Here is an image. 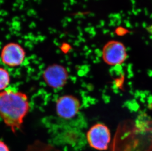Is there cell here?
I'll return each mask as SVG.
<instances>
[{"mask_svg": "<svg viewBox=\"0 0 152 151\" xmlns=\"http://www.w3.org/2000/svg\"><path fill=\"white\" fill-rule=\"evenodd\" d=\"M30 105L27 95L13 89L0 92V118L15 133L22 127Z\"/></svg>", "mask_w": 152, "mask_h": 151, "instance_id": "cell-1", "label": "cell"}, {"mask_svg": "<svg viewBox=\"0 0 152 151\" xmlns=\"http://www.w3.org/2000/svg\"><path fill=\"white\" fill-rule=\"evenodd\" d=\"M127 56L125 46L117 40L107 42L102 50V58L103 61L110 65L122 64L126 60Z\"/></svg>", "mask_w": 152, "mask_h": 151, "instance_id": "cell-2", "label": "cell"}, {"mask_svg": "<svg viewBox=\"0 0 152 151\" xmlns=\"http://www.w3.org/2000/svg\"><path fill=\"white\" fill-rule=\"evenodd\" d=\"M87 139L92 148L100 151L105 150L110 141V132L104 124H95L88 131Z\"/></svg>", "mask_w": 152, "mask_h": 151, "instance_id": "cell-3", "label": "cell"}, {"mask_svg": "<svg viewBox=\"0 0 152 151\" xmlns=\"http://www.w3.org/2000/svg\"><path fill=\"white\" fill-rule=\"evenodd\" d=\"M42 78L49 87L54 89H59L66 84L69 73L66 69L62 65L52 64L44 70Z\"/></svg>", "mask_w": 152, "mask_h": 151, "instance_id": "cell-4", "label": "cell"}, {"mask_svg": "<svg viewBox=\"0 0 152 151\" xmlns=\"http://www.w3.org/2000/svg\"><path fill=\"white\" fill-rule=\"evenodd\" d=\"M80 107V102L76 97L70 95L62 96L56 102V113L62 119L70 120L78 114Z\"/></svg>", "mask_w": 152, "mask_h": 151, "instance_id": "cell-5", "label": "cell"}, {"mask_svg": "<svg viewBox=\"0 0 152 151\" xmlns=\"http://www.w3.org/2000/svg\"><path fill=\"white\" fill-rule=\"evenodd\" d=\"M1 61L11 67L21 65L26 57V52L20 44L15 42L9 43L3 47L1 53Z\"/></svg>", "mask_w": 152, "mask_h": 151, "instance_id": "cell-6", "label": "cell"}, {"mask_svg": "<svg viewBox=\"0 0 152 151\" xmlns=\"http://www.w3.org/2000/svg\"><path fill=\"white\" fill-rule=\"evenodd\" d=\"M10 82V76L9 71L6 69L0 67V91L7 89Z\"/></svg>", "mask_w": 152, "mask_h": 151, "instance_id": "cell-7", "label": "cell"}, {"mask_svg": "<svg viewBox=\"0 0 152 151\" xmlns=\"http://www.w3.org/2000/svg\"><path fill=\"white\" fill-rule=\"evenodd\" d=\"M0 151H10L9 147L3 141L0 140Z\"/></svg>", "mask_w": 152, "mask_h": 151, "instance_id": "cell-8", "label": "cell"}]
</instances>
